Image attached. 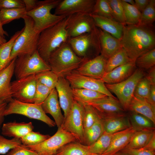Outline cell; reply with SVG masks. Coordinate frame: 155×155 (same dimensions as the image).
Returning <instances> with one entry per match:
<instances>
[{
	"instance_id": "6da1fadb",
	"label": "cell",
	"mask_w": 155,
	"mask_h": 155,
	"mask_svg": "<svg viewBox=\"0 0 155 155\" xmlns=\"http://www.w3.org/2000/svg\"><path fill=\"white\" fill-rule=\"evenodd\" d=\"M120 40L122 48L132 61L155 48V34L152 27L126 25Z\"/></svg>"
},
{
	"instance_id": "7a4b0ae2",
	"label": "cell",
	"mask_w": 155,
	"mask_h": 155,
	"mask_svg": "<svg viewBox=\"0 0 155 155\" xmlns=\"http://www.w3.org/2000/svg\"><path fill=\"white\" fill-rule=\"evenodd\" d=\"M86 59L77 55L67 42L51 53L48 63L58 78H65L76 70Z\"/></svg>"
},
{
	"instance_id": "3957f363",
	"label": "cell",
	"mask_w": 155,
	"mask_h": 155,
	"mask_svg": "<svg viewBox=\"0 0 155 155\" xmlns=\"http://www.w3.org/2000/svg\"><path fill=\"white\" fill-rule=\"evenodd\" d=\"M68 18L67 16L40 34L37 51L47 63L51 53L62 44L67 42L69 38L66 29Z\"/></svg>"
},
{
	"instance_id": "277c9868",
	"label": "cell",
	"mask_w": 155,
	"mask_h": 155,
	"mask_svg": "<svg viewBox=\"0 0 155 155\" xmlns=\"http://www.w3.org/2000/svg\"><path fill=\"white\" fill-rule=\"evenodd\" d=\"M61 0L38 1L36 7L26 12L34 22V27L40 33L63 20L67 16L53 14L51 10L55 8Z\"/></svg>"
},
{
	"instance_id": "5b68a950",
	"label": "cell",
	"mask_w": 155,
	"mask_h": 155,
	"mask_svg": "<svg viewBox=\"0 0 155 155\" xmlns=\"http://www.w3.org/2000/svg\"><path fill=\"white\" fill-rule=\"evenodd\" d=\"M23 19L25 26L23 31L15 42L9 63L19 55L32 54L37 50L40 33L35 29L34 22L31 17L26 15Z\"/></svg>"
},
{
	"instance_id": "8992f818",
	"label": "cell",
	"mask_w": 155,
	"mask_h": 155,
	"mask_svg": "<svg viewBox=\"0 0 155 155\" xmlns=\"http://www.w3.org/2000/svg\"><path fill=\"white\" fill-rule=\"evenodd\" d=\"M145 76L144 70L138 68L125 80L118 83L106 84L105 85L110 91L117 96L123 109L126 111H128L137 84Z\"/></svg>"
},
{
	"instance_id": "52a82bcc",
	"label": "cell",
	"mask_w": 155,
	"mask_h": 155,
	"mask_svg": "<svg viewBox=\"0 0 155 155\" xmlns=\"http://www.w3.org/2000/svg\"><path fill=\"white\" fill-rule=\"evenodd\" d=\"M49 70V64L36 50L32 54L21 55L16 58L14 74L17 79Z\"/></svg>"
},
{
	"instance_id": "ba28073f",
	"label": "cell",
	"mask_w": 155,
	"mask_h": 155,
	"mask_svg": "<svg viewBox=\"0 0 155 155\" xmlns=\"http://www.w3.org/2000/svg\"><path fill=\"white\" fill-rule=\"evenodd\" d=\"M12 114L21 115L40 121L51 127L56 125L55 121L44 112L41 105L23 102L13 98L7 103L4 115L5 116Z\"/></svg>"
},
{
	"instance_id": "9c48e42d",
	"label": "cell",
	"mask_w": 155,
	"mask_h": 155,
	"mask_svg": "<svg viewBox=\"0 0 155 155\" xmlns=\"http://www.w3.org/2000/svg\"><path fill=\"white\" fill-rule=\"evenodd\" d=\"M84 107L83 104L74 99L71 108L64 118L61 127L75 137L76 141L84 144L83 125Z\"/></svg>"
},
{
	"instance_id": "30bf717a",
	"label": "cell",
	"mask_w": 155,
	"mask_h": 155,
	"mask_svg": "<svg viewBox=\"0 0 155 155\" xmlns=\"http://www.w3.org/2000/svg\"><path fill=\"white\" fill-rule=\"evenodd\" d=\"M75 141H76L73 135L60 127L53 136L41 143L27 146L39 155H56L61 147Z\"/></svg>"
},
{
	"instance_id": "8fae6325",
	"label": "cell",
	"mask_w": 155,
	"mask_h": 155,
	"mask_svg": "<svg viewBox=\"0 0 155 155\" xmlns=\"http://www.w3.org/2000/svg\"><path fill=\"white\" fill-rule=\"evenodd\" d=\"M36 83L35 75L11 82L10 90L12 97L22 102L34 103Z\"/></svg>"
},
{
	"instance_id": "7c38bea8",
	"label": "cell",
	"mask_w": 155,
	"mask_h": 155,
	"mask_svg": "<svg viewBox=\"0 0 155 155\" xmlns=\"http://www.w3.org/2000/svg\"><path fill=\"white\" fill-rule=\"evenodd\" d=\"M72 89H84L97 91L106 96H113L101 80L81 75L74 70L65 77Z\"/></svg>"
},
{
	"instance_id": "4fadbf2b",
	"label": "cell",
	"mask_w": 155,
	"mask_h": 155,
	"mask_svg": "<svg viewBox=\"0 0 155 155\" xmlns=\"http://www.w3.org/2000/svg\"><path fill=\"white\" fill-rule=\"evenodd\" d=\"M90 14L79 13L68 16L66 29L69 38L92 32L97 28Z\"/></svg>"
},
{
	"instance_id": "5bb4252c",
	"label": "cell",
	"mask_w": 155,
	"mask_h": 155,
	"mask_svg": "<svg viewBox=\"0 0 155 155\" xmlns=\"http://www.w3.org/2000/svg\"><path fill=\"white\" fill-rule=\"evenodd\" d=\"M67 42L77 55L86 59H87L86 55L90 48L100 51L98 28L92 32L69 38Z\"/></svg>"
},
{
	"instance_id": "9a60e30c",
	"label": "cell",
	"mask_w": 155,
	"mask_h": 155,
	"mask_svg": "<svg viewBox=\"0 0 155 155\" xmlns=\"http://www.w3.org/2000/svg\"><path fill=\"white\" fill-rule=\"evenodd\" d=\"M96 0H61L54 14L67 17L79 13H92Z\"/></svg>"
},
{
	"instance_id": "2e32d148",
	"label": "cell",
	"mask_w": 155,
	"mask_h": 155,
	"mask_svg": "<svg viewBox=\"0 0 155 155\" xmlns=\"http://www.w3.org/2000/svg\"><path fill=\"white\" fill-rule=\"evenodd\" d=\"M85 104L93 107L100 117H111L126 114V111L115 97L106 96L88 102Z\"/></svg>"
},
{
	"instance_id": "e0dca14e",
	"label": "cell",
	"mask_w": 155,
	"mask_h": 155,
	"mask_svg": "<svg viewBox=\"0 0 155 155\" xmlns=\"http://www.w3.org/2000/svg\"><path fill=\"white\" fill-rule=\"evenodd\" d=\"M107 59L101 54L93 58L86 59L76 70L83 75L101 80L105 73Z\"/></svg>"
},
{
	"instance_id": "ac0fdd59",
	"label": "cell",
	"mask_w": 155,
	"mask_h": 155,
	"mask_svg": "<svg viewBox=\"0 0 155 155\" xmlns=\"http://www.w3.org/2000/svg\"><path fill=\"white\" fill-rule=\"evenodd\" d=\"M55 88L61 108L64 112L65 118L69 112L74 100L72 88L68 81L63 77L58 78Z\"/></svg>"
},
{
	"instance_id": "d6986e66",
	"label": "cell",
	"mask_w": 155,
	"mask_h": 155,
	"mask_svg": "<svg viewBox=\"0 0 155 155\" xmlns=\"http://www.w3.org/2000/svg\"><path fill=\"white\" fill-rule=\"evenodd\" d=\"M135 61H131L105 73L101 80L106 84H114L122 82L129 77L135 70Z\"/></svg>"
},
{
	"instance_id": "ffe728a7",
	"label": "cell",
	"mask_w": 155,
	"mask_h": 155,
	"mask_svg": "<svg viewBox=\"0 0 155 155\" xmlns=\"http://www.w3.org/2000/svg\"><path fill=\"white\" fill-rule=\"evenodd\" d=\"M57 93L55 88L51 91L41 106L46 114H49L52 116L56 125L59 127L62 125L64 117L61 113Z\"/></svg>"
},
{
	"instance_id": "44dd1931",
	"label": "cell",
	"mask_w": 155,
	"mask_h": 155,
	"mask_svg": "<svg viewBox=\"0 0 155 155\" xmlns=\"http://www.w3.org/2000/svg\"><path fill=\"white\" fill-rule=\"evenodd\" d=\"M90 15L96 27L120 40L124 25L113 19L92 13Z\"/></svg>"
},
{
	"instance_id": "7402d4cb",
	"label": "cell",
	"mask_w": 155,
	"mask_h": 155,
	"mask_svg": "<svg viewBox=\"0 0 155 155\" xmlns=\"http://www.w3.org/2000/svg\"><path fill=\"white\" fill-rule=\"evenodd\" d=\"M135 131L131 127L113 134L109 147L103 155H113L124 148Z\"/></svg>"
},
{
	"instance_id": "603a6c76",
	"label": "cell",
	"mask_w": 155,
	"mask_h": 155,
	"mask_svg": "<svg viewBox=\"0 0 155 155\" xmlns=\"http://www.w3.org/2000/svg\"><path fill=\"white\" fill-rule=\"evenodd\" d=\"M16 58L0 71V100H3L7 103L13 99L10 92V85L14 74Z\"/></svg>"
},
{
	"instance_id": "cb8c5ba5",
	"label": "cell",
	"mask_w": 155,
	"mask_h": 155,
	"mask_svg": "<svg viewBox=\"0 0 155 155\" xmlns=\"http://www.w3.org/2000/svg\"><path fill=\"white\" fill-rule=\"evenodd\" d=\"M101 54L107 59L122 47L120 40L110 34L98 29Z\"/></svg>"
},
{
	"instance_id": "d4e9b609",
	"label": "cell",
	"mask_w": 155,
	"mask_h": 155,
	"mask_svg": "<svg viewBox=\"0 0 155 155\" xmlns=\"http://www.w3.org/2000/svg\"><path fill=\"white\" fill-rule=\"evenodd\" d=\"M104 132L113 134L131 127L129 116L126 114L111 117H100Z\"/></svg>"
},
{
	"instance_id": "484cf974",
	"label": "cell",
	"mask_w": 155,
	"mask_h": 155,
	"mask_svg": "<svg viewBox=\"0 0 155 155\" xmlns=\"http://www.w3.org/2000/svg\"><path fill=\"white\" fill-rule=\"evenodd\" d=\"M34 129L31 122H8L3 124L1 127V134L9 137L20 139L32 131Z\"/></svg>"
},
{
	"instance_id": "4316f807",
	"label": "cell",
	"mask_w": 155,
	"mask_h": 155,
	"mask_svg": "<svg viewBox=\"0 0 155 155\" xmlns=\"http://www.w3.org/2000/svg\"><path fill=\"white\" fill-rule=\"evenodd\" d=\"M128 111L142 115L149 119L155 124V110L146 100L134 95Z\"/></svg>"
},
{
	"instance_id": "83f0119b",
	"label": "cell",
	"mask_w": 155,
	"mask_h": 155,
	"mask_svg": "<svg viewBox=\"0 0 155 155\" xmlns=\"http://www.w3.org/2000/svg\"><path fill=\"white\" fill-rule=\"evenodd\" d=\"M155 132V130L135 131L128 144L125 148L133 149L144 148L148 142Z\"/></svg>"
},
{
	"instance_id": "f1b7e54d",
	"label": "cell",
	"mask_w": 155,
	"mask_h": 155,
	"mask_svg": "<svg viewBox=\"0 0 155 155\" xmlns=\"http://www.w3.org/2000/svg\"><path fill=\"white\" fill-rule=\"evenodd\" d=\"M128 116L131 127L135 131L155 129V124L147 117L130 111Z\"/></svg>"
},
{
	"instance_id": "f546056e",
	"label": "cell",
	"mask_w": 155,
	"mask_h": 155,
	"mask_svg": "<svg viewBox=\"0 0 155 155\" xmlns=\"http://www.w3.org/2000/svg\"><path fill=\"white\" fill-rule=\"evenodd\" d=\"M89 146L77 141L67 144L60 148L56 155H91Z\"/></svg>"
},
{
	"instance_id": "4dcf8cb0",
	"label": "cell",
	"mask_w": 155,
	"mask_h": 155,
	"mask_svg": "<svg viewBox=\"0 0 155 155\" xmlns=\"http://www.w3.org/2000/svg\"><path fill=\"white\" fill-rule=\"evenodd\" d=\"M23 30V28L21 30L17 31L8 41L0 45V71L9 64V60L15 42Z\"/></svg>"
},
{
	"instance_id": "1f68e13d",
	"label": "cell",
	"mask_w": 155,
	"mask_h": 155,
	"mask_svg": "<svg viewBox=\"0 0 155 155\" xmlns=\"http://www.w3.org/2000/svg\"><path fill=\"white\" fill-rule=\"evenodd\" d=\"M73 99L84 105L88 102L107 96L100 92L84 89H72Z\"/></svg>"
},
{
	"instance_id": "d6a6232c",
	"label": "cell",
	"mask_w": 155,
	"mask_h": 155,
	"mask_svg": "<svg viewBox=\"0 0 155 155\" xmlns=\"http://www.w3.org/2000/svg\"><path fill=\"white\" fill-rule=\"evenodd\" d=\"M26 16L25 7L0 9V20L2 26L12 21L23 18Z\"/></svg>"
},
{
	"instance_id": "836d02e7",
	"label": "cell",
	"mask_w": 155,
	"mask_h": 155,
	"mask_svg": "<svg viewBox=\"0 0 155 155\" xmlns=\"http://www.w3.org/2000/svg\"><path fill=\"white\" fill-rule=\"evenodd\" d=\"M104 130L100 119L84 132V145L89 146L95 142L104 133Z\"/></svg>"
},
{
	"instance_id": "e575fe53",
	"label": "cell",
	"mask_w": 155,
	"mask_h": 155,
	"mask_svg": "<svg viewBox=\"0 0 155 155\" xmlns=\"http://www.w3.org/2000/svg\"><path fill=\"white\" fill-rule=\"evenodd\" d=\"M131 61L121 47L108 59L105 73L109 72L119 66Z\"/></svg>"
},
{
	"instance_id": "d590c367",
	"label": "cell",
	"mask_w": 155,
	"mask_h": 155,
	"mask_svg": "<svg viewBox=\"0 0 155 155\" xmlns=\"http://www.w3.org/2000/svg\"><path fill=\"white\" fill-rule=\"evenodd\" d=\"M113 134L104 132L95 142L89 146L91 153L100 155L104 154L110 146Z\"/></svg>"
},
{
	"instance_id": "8d00e7d4",
	"label": "cell",
	"mask_w": 155,
	"mask_h": 155,
	"mask_svg": "<svg viewBox=\"0 0 155 155\" xmlns=\"http://www.w3.org/2000/svg\"><path fill=\"white\" fill-rule=\"evenodd\" d=\"M155 20V0H150L146 8L141 13L140 18L137 24L152 27Z\"/></svg>"
},
{
	"instance_id": "74e56055",
	"label": "cell",
	"mask_w": 155,
	"mask_h": 155,
	"mask_svg": "<svg viewBox=\"0 0 155 155\" xmlns=\"http://www.w3.org/2000/svg\"><path fill=\"white\" fill-rule=\"evenodd\" d=\"M123 9L126 25L137 24L141 16V12L134 6L121 0Z\"/></svg>"
},
{
	"instance_id": "f35d334b",
	"label": "cell",
	"mask_w": 155,
	"mask_h": 155,
	"mask_svg": "<svg viewBox=\"0 0 155 155\" xmlns=\"http://www.w3.org/2000/svg\"><path fill=\"white\" fill-rule=\"evenodd\" d=\"M37 81L52 90L55 88L58 77L51 70L44 71L35 75Z\"/></svg>"
},
{
	"instance_id": "ab89813d",
	"label": "cell",
	"mask_w": 155,
	"mask_h": 155,
	"mask_svg": "<svg viewBox=\"0 0 155 155\" xmlns=\"http://www.w3.org/2000/svg\"><path fill=\"white\" fill-rule=\"evenodd\" d=\"M83 105V125L85 132L101 118L96 110L92 106L88 104Z\"/></svg>"
},
{
	"instance_id": "60d3db41",
	"label": "cell",
	"mask_w": 155,
	"mask_h": 155,
	"mask_svg": "<svg viewBox=\"0 0 155 155\" xmlns=\"http://www.w3.org/2000/svg\"><path fill=\"white\" fill-rule=\"evenodd\" d=\"M136 66L143 70L149 69L155 65V49L140 56L135 61Z\"/></svg>"
},
{
	"instance_id": "b9f144b4",
	"label": "cell",
	"mask_w": 155,
	"mask_h": 155,
	"mask_svg": "<svg viewBox=\"0 0 155 155\" xmlns=\"http://www.w3.org/2000/svg\"><path fill=\"white\" fill-rule=\"evenodd\" d=\"M51 137L48 135H43L39 132L31 131L20 138L22 144L26 146L39 144Z\"/></svg>"
},
{
	"instance_id": "7bdbcfd3",
	"label": "cell",
	"mask_w": 155,
	"mask_h": 155,
	"mask_svg": "<svg viewBox=\"0 0 155 155\" xmlns=\"http://www.w3.org/2000/svg\"><path fill=\"white\" fill-rule=\"evenodd\" d=\"M92 14L114 19L108 0H96Z\"/></svg>"
},
{
	"instance_id": "ee69618b",
	"label": "cell",
	"mask_w": 155,
	"mask_h": 155,
	"mask_svg": "<svg viewBox=\"0 0 155 155\" xmlns=\"http://www.w3.org/2000/svg\"><path fill=\"white\" fill-rule=\"evenodd\" d=\"M115 20L125 25V19L121 0H108Z\"/></svg>"
},
{
	"instance_id": "f6af8a7d",
	"label": "cell",
	"mask_w": 155,
	"mask_h": 155,
	"mask_svg": "<svg viewBox=\"0 0 155 155\" xmlns=\"http://www.w3.org/2000/svg\"><path fill=\"white\" fill-rule=\"evenodd\" d=\"M151 85L150 82L144 76L137 84L134 95L147 100L148 98Z\"/></svg>"
},
{
	"instance_id": "bcb514c9",
	"label": "cell",
	"mask_w": 155,
	"mask_h": 155,
	"mask_svg": "<svg viewBox=\"0 0 155 155\" xmlns=\"http://www.w3.org/2000/svg\"><path fill=\"white\" fill-rule=\"evenodd\" d=\"M22 144L20 139H8L0 135V154H4L9 150Z\"/></svg>"
},
{
	"instance_id": "7dc6e473",
	"label": "cell",
	"mask_w": 155,
	"mask_h": 155,
	"mask_svg": "<svg viewBox=\"0 0 155 155\" xmlns=\"http://www.w3.org/2000/svg\"><path fill=\"white\" fill-rule=\"evenodd\" d=\"M52 90L41 84L37 81L34 103L41 105Z\"/></svg>"
},
{
	"instance_id": "c3c4849f",
	"label": "cell",
	"mask_w": 155,
	"mask_h": 155,
	"mask_svg": "<svg viewBox=\"0 0 155 155\" xmlns=\"http://www.w3.org/2000/svg\"><path fill=\"white\" fill-rule=\"evenodd\" d=\"M6 155H39L28 147L22 144L11 150Z\"/></svg>"
},
{
	"instance_id": "681fc988",
	"label": "cell",
	"mask_w": 155,
	"mask_h": 155,
	"mask_svg": "<svg viewBox=\"0 0 155 155\" xmlns=\"http://www.w3.org/2000/svg\"><path fill=\"white\" fill-rule=\"evenodd\" d=\"M24 7L23 0H0V9Z\"/></svg>"
},
{
	"instance_id": "f907efd6",
	"label": "cell",
	"mask_w": 155,
	"mask_h": 155,
	"mask_svg": "<svg viewBox=\"0 0 155 155\" xmlns=\"http://www.w3.org/2000/svg\"><path fill=\"white\" fill-rule=\"evenodd\" d=\"M120 151L125 152L130 155H155V152L144 148L133 149L125 148Z\"/></svg>"
},
{
	"instance_id": "816d5d0a",
	"label": "cell",
	"mask_w": 155,
	"mask_h": 155,
	"mask_svg": "<svg viewBox=\"0 0 155 155\" xmlns=\"http://www.w3.org/2000/svg\"><path fill=\"white\" fill-rule=\"evenodd\" d=\"M147 100L155 110V85H151L148 98Z\"/></svg>"
},
{
	"instance_id": "f5cc1de1",
	"label": "cell",
	"mask_w": 155,
	"mask_h": 155,
	"mask_svg": "<svg viewBox=\"0 0 155 155\" xmlns=\"http://www.w3.org/2000/svg\"><path fill=\"white\" fill-rule=\"evenodd\" d=\"M150 0H135V6L141 13L148 5Z\"/></svg>"
},
{
	"instance_id": "db71d44e",
	"label": "cell",
	"mask_w": 155,
	"mask_h": 155,
	"mask_svg": "<svg viewBox=\"0 0 155 155\" xmlns=\"http://www.w3.org/2000/svg\"><path fill=\"white\" fill-rule=\"evenodd\" d=\"M7 103L3 100H0V128L4 119V113L7 107Z\"/></svg>"
},
{
	"instance_id": "11a10c76",
	"label": "cell",
	"mask_w": 155,
	"mask_h": 155,
	"mask_svg": "<svg viewBox=\"0 0 155 155\" xmlns=\"http://www.w3.org/2000/svg\"><path fill=\"white\" fill-rule=\"evenodd\" d=\"M26 12L33 9L36 7L38 0H23Z\"/></svg>"
},
{
	"instance_id": "9f6ffc18",
	"label": "cell",
	"mask_w": 155,
	"mask_h": 155,
	"mask_svg": "<svg viewBox=\"0 0 155 155\" xmlns=\"http://www.w3.org/2000/svg\"><path fill=\"white\" fill-rule=\"evenodd\" d=\"M145 76L150 82L151 85H155V66L149 69L148 73Z\"/></svg>"
},
{
	"instance_id": "6f0895ef",
	"label": "cell",
	"mask_w": 155,
	"mask_h": 155,
	"mask_svg": "<svg viewBox=\"0 0 155 155\" xmlns=\"http://www.w3.org/2000/svg\"><path fill=\"white\" fill-rule=\"evenodd\" d=\"M142 148L155 152V133L147 145Z\"/></svg>"
},
{
	"instance_id": "680465c9",
	"label": "cell",
	"mask_w": 155,
	"mask_h": 155,
	"mask_svg": "<svg viewBox=\"0 0 155 155\" xmlns=\"http://www.w3.org/2000/svg\"><path fill=\"white\" fill-rule=\"evenodd\" d=\"M0 36L2 37L5 38V36H8L9 35L8 33L3 28L1 21L0 20Z\"/></svg>"
},
{
	"instance_id": "91938a15",
	"label": "cell",
	"mask_w": 155,
	"mask_h": 155,
	"mask_svg": "<svg viewBox=\"0 0 155 155\" xmlns=\"http://www.w3.org/2000/svg\"><path fill=\"white\" fill-rule=\"evenodd\" d=\"M122 1L129 4L135 6V1L133 0H122Z\"/></svg>"
},
{
	"instance_id": "94428289",
	"label": "cell",
	"mask_w": 155,
	"mask_h": 155,
	"mask_svg": "<svg viewBox=\"0 0 155 155\" xmlns=\"http://www.w3.org/2000/svg\"><path fill=\"white\" fill-rule=\"evenodd\" d=\"M7 41V40L5 38H3L0 36V45L4 43Z\"/></svg>"
},
{
	"instance_id": "6125c7cd",
	"label": "cell",
	"mask_w": 155,
	"mask_h": 155,
	"mask_svg": "<svg viewBox=\"0 0 155 155\" xmlns=\"http://www.w3.org/2000/svg\"><path fill=\"white\" fill-rule=\"evenodd\" d=\"M113 155H130L125 152L121 151H119Z\"/></svg>"
},
{
	"instance_id": "be15d7a7",
	"label": "cell",
	"mask_w": 155,
	"mask_h": 155,
	"mask_svg": "<svg viewBox=\"0 0 155 155\" xmlns=\"http://www.w3.org/2000/svg\"><path fill=\"white\" fill-rule=\"evenodd\" d=\"M91 155H102V154L100 155V154H92Z\"/></svg>"
}]
</instances>
